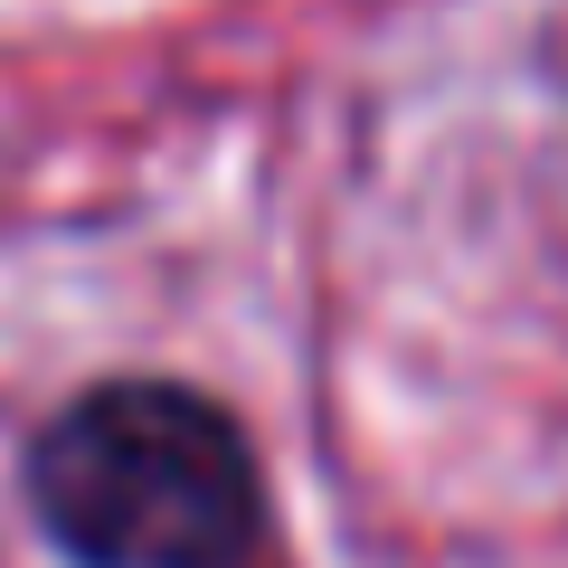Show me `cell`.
Segmentation results:
<instances>
[{
    "label": "cell",
    "instance_id": "cell-1",
    "mask_svg": "<svg viewBox=\"0 0 568 568\" xmlns=\"http://www.w3.org/2000/svg\"><path fill=\"white\" fill-rule=\"evenodd\" d=\"M29 503L77 568H246L256 549L246 436L171 379L77 398L29 455Z\"/></svg>",
    "mask_w": 568,
    "mask_h": 568
}]
</instances>
